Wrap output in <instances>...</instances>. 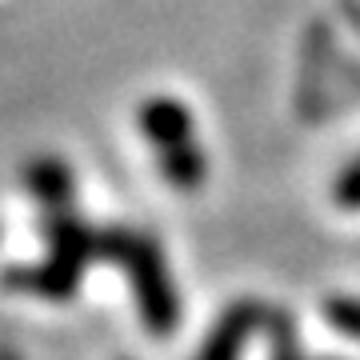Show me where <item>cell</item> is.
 I'll return each mask as SVG.
<instances>
[{
  "instance_id": "6da1fadb",
  "label": "cell",
  "mask_w": 360,
  "mask_h": 360,
  "mask_svg": "<svg viewBox=\"0 0 360 360\" xmlns=\"http://www.w3.org/2000/svg\"><path fill=\"white\" fill-rule=\"evenodd\" d=\"M96 257L124 269L148 333H156V336L176 333L180 296L172 288V272L165 264V252H160V245L153 236L132 232V229H104V232H96Z\"/></svg>"
},
{
  "instance_id": "7a4b0ae2",
  "label": "cell",
  "mask_w": 360,
  "mask_h": 360,
  "mask_svg": "<svg viewBox=\"0 0 360 360\" xmlns=\"http://www.w3.org/2000/svg\"><path fill=\"white\" fill-rule=\"evenodd\" d=\"M136 120H141L144 141L153 144L156 153L193 141V112H188V104H180L176 96H153V101H144Z\"/></svg>"
},
{
  "instance_id": "3957f363",
  "label": "cell",
  "mask_w": 360,
  "mask_h": 360,
  "mask_svg": "<svg viewBox=\"0 0 360 360\" xmlns=\"http://www.w3.org/2000/svg\"><path fill=\"white\" fill-rule=\"evenodd\" d=\"M25 188L40 208L49 212H68L72 193H77V176L60 156H32L25 165Z\"/></svg>"
},
{
  "instance_id": "277c9868",
  "label": "cell",
  "mask_w": 360,
  "mask_h": 360,
  "mask_svg": "<svg viewBox=\"0 0 360 360\" xmlns=\"http://www.w3.org/2000/svg\"><path fill=\"white\" fill-rule=\"evenodd\" d=\"M264 316H269V312L260 309L257 300H240V304H232V309L220 316V324L212 328V336L205 340L200 360H240V348H245L248 333H252Z\"/></svg>"
},
{
  "instance_id": "5b68a950",
  "label": "cell",
  "mask_w": 360,
  "mask_h": 360,
  "mask_svg": "<svg viewBox=\"0 0 360 360\" xmlns=\"http://www.w3.org/2000/svg\"><path fill=\"white\" fill-rule=\"evenodd\" d=\"M84 272L65 264V260H49V264H37V269H13L4 272V284L16 288V292L28 296H49V300H68L77 292V284Z\"/></svg>"
},
{
  "instance_id": "8992f818",
  "label": "cell",
  "mask_w": 360,
  "mask_h": 360,
  "mask_svg": "<svg viewBox=\"0 0 360 360\" xmlns=\"http://www.w3.org/2000/svg\"><path fill=\"white\" fill-rule=\"evenodd\" d=\"M156 165H160V176H165L172 188H180V193H196L208 180V153L196 141L156 153Z\"/></svg>"
},
{
  "instance_id": "52a82bcc",
  "label": "cell",
  "mask_w": 360,
  "mask_h": 360,
  "mask_svg": "<svg viewBox=\"0 0 360 360\" xmlns=\"http://www.w3.org/2000/svg\"><path fill=\"white\" fill-rule=\"evenodd\" d=\"M324 321L333 324L336 333L360 340V300L356 296H328L324 300Z\"/></svg>"
},
{
  "instance_id": "ba28073f",
  "label": "cell",
  "mask_w": 360,
  "mask_h": 360,
  "mask_svg": "<svg viewBox=\"0 0 360 360\" xmlns=\"http://www.w3.org/2000/svg\"><path fill=\"white\" fill-rule=\"evenodd\" d=\"M272 328V345H276V360H300V345H296V333H292V321L284 316V312H269Z\"/></svg>"
},
{
  "instance_id": "9c48e42d",
  "label": "cell",
  "mask_w": 360,
  "mask_h": 360,
  "mask_svg": "<svg viewBox=\"0 0 360 360\" xmlns=\"http://www.w3.org/2000/svg\"><path fill=\"white\" fill-rule=\"evenodd\" d=\"M333 200L340 208H348V212H360V156L345 168V172H340V176H336Z\"/></svg>"
}]
</instances>
